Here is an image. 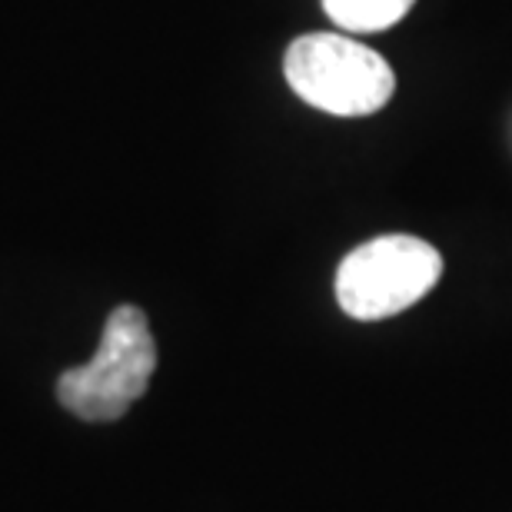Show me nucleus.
<instances>
[{"instance_id": "nucleus-1", "label": "nucleus", "mask_w": 512, "mask_h": 512, "mask_svg": "<svg viewBox=\"0 0 512 512\" xmlns=\"http://www.w3.org/2000/svg\"><path fill=\"white\" fill-rule=\"evenodd\" d=\"M153 370L157 343L147 313L140 306H117L104 323L97 356L60 376L57 396L64 409L87 423H110L147 393Z\"/></svg>"}, {"instance_id": "nucleus-2", "label": "nucleus", "mask_w": 512, "mask_h": 512, "mask_svg": "<svg viewBox=\"0 0 512 512\" xmlns=\"http://www.w3.org/2000/svg\"><path fill=\"white\" fill-rule=\"evenodd\" d=\"M283 74L296 97L336 117L376 114L396 90L393 67L376 50L343 34H306L293 40Z\"/></svg>"}, {"instance_id": "nucleus-3", "label": "nucleus", "mask_w": 512, "mask_h": 512, "mask_svg": "<svg viewBox=\"0 0 512 512\" xmlns=\"http://www.w3.org/2000/svg\"><path fill=\"white\" fill-rule=\"evenodd\" d=\"M443 256L433 243L389 233L356 247L336 270V300L353 320H386L409 310L439 283Z\"/></svg>"}, {"instance_id": "nucleus-4", "label": "nucleus", "mask_w": 512, "mask_h": 512, "mask_svg": "<svg viewBox=\"0 0 512 512\" xmlns=\"http://www.w3.org/2000/svg\"><path fill=\"white\" fill-rule=\"evenodd\" d=\"M413 4L416 0H323V10L336 27L353 34H376L403 20Z\"/></svg>"}]
</instances>
